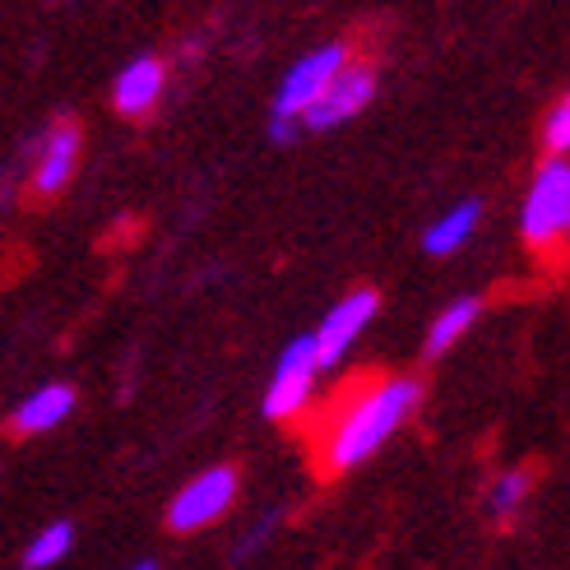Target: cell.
<instances>
[{
	"mask_svg": "<svg viewBox=\"0 0 570 570\" xmlns=\"http://www.w3.org/2000/svg\"><path fill=\"white\" fill-rule=\"evenodd\" d=\"M130 570H158V566H154V561H139V566H130Z\"/></svg>",
	"mask_w": 570,
	"mask_h": 570,
	"instance_id": "16",
	"label": "cell"
},
{
	"mask_svg": "<svg viewBox=\"0 0 570 570\" xmlns=\"http://www.w3.org/2000/svg\"><path fill=\"white\" fill-rule=\"evenodd\" d=\"M372 98H376V70L366 66V61H348L344 70L334 75L330 89L321 94V102L302 117V130H334V126H344Z\"/></svg>",
	"mask_w": 570,
	"mask_h": 570,
	"instance_id": "8",
	"label": "cell"
},
{
	"mask_svg": "<svg viewBox=\"0 0 570 570\" xmlns=\"http://www.w3.org/2000/svg\"><path fill=\"white\" fill-rule=\"evenodd\" d=\"M478 311H482L478 297H454L441 316L432 321V330H426V357H441V353H450L454 344H460V338L473 330Z\"/></svg>",
	"mask_w": 570,
	"mask_h": 570,
	"instance_id": "12",
	"label": "cell"
},
{
	"mask_svg": "<svg viewBox=\"0 0 570 570\" xmlns=\"http://www.w3.org/2000/svg\"><path fill=\"white\" fill-rule=\"evenodd\" d=\"M482 223V205L478 199H464V205H454L450 214H441L432 227L422 233V250L426 255H454L460 246H469V237L478 233Z\"/></svg>",
	"mask_w": 570,
	"mask_h": 570,
	"instance_id": "11",
	"label": "cell"
},
{
	"mask_svg": "<svg viewBox=\"0 0 570 570\" xmlns=\"http://www.w3.org/2000/svg\"><path fill=\"white\" fill-rule=\"evenodd\" d=\"M70 413H75V390L61 385V381H51V385L33 390L10 413V432L14 436H42V432H51V426H61Z\"/></svg>",
	"mask_w": 570,
	"mask_h": 570,
	"instance_id": "10",
	"label": "cell"
},
{
	"mask_svg": "<svg viewBox=\"0 0 570 570\" xmlns=\"http://www.w3.org/2000/svg\"><path fill=\"white\" fill-rule=\"evenodd\" d=\"M70 543H75V529H70L66 520L47 524V529L33 538V543H28V552H23V570H51L56 561L70 552Z\"/></svg>",
	"mask_w": 570,
	"mask_h": 570,
	"instance_id": "14",
	"label": "cell"
},
{
	"mask_svg": "<svg viewBox=\"0 0 570 570\" xmlns=\"http://www.w3.org/2000/svg\"><path fill=\"white\" fill-rule=\"evenodd\" d=\"M316 381H321L316 344H311V334H297L274 362V376H269V390H265V417L269 422H293L311 404Z\"/></svg>",
	"mask_w": 570,
	"mask_h": 570,
	"instance_id": "5",
	"label": "cell"
},
{
	"mask_svg": "<svg viewBox=\"0 0 570 570\" xmlns=\"http://www.w3.org/2000/svg\"><path fill=\"white\" fill-rule=\"evenodd\" d=\"M83 154V130L66 117L38 135V149H33V173H28V195L33 199H56L70 177H75V163Z\"/></svg>",
	"mask_w": 570,
	"mask_h": 570,
	"instance_id": "7",
	"label": "cell"
},
{
	"mask_svg": "<svg viewBox=\"0 0 570 570\" xmlns=\"http://www.w3.org/2000/svg\"><path fill=\"white\" fill-rule=\"evenodd\" d=\"M163 89H167V66L158 56H135L117 75V83H111V107H117L121 117H149Z\"/></svg>",
	"mask_w": 570,
	"mask_h": 570,
	"instance_id": "9",
	"label": "cell"
},
{
	"mask_svg": "<svg viewBox=\"0 0 570 570\" xmlns=\"http://www.w3.org/2000/svg\"><path fill=\"white\" fill-rule=\"evenodd\" d=\"M353 61L348 42H325L316 51H306L302 61L283 75L278 94H274V117H269V139H278V145H288V139L302 130V117L311 107L321 102V94L334 83V75L344 70Z\"/></svg>",
	"mask_w": 570,
	"mask_h": 570,
	"instance_id": "3",
	"label": "cell"
},
{
	"mask_svg": "<svg viewBox=\"0 0 570 570\" xmlns=\"http://www.w3.org/2000/svg\"><path fill=\"white\" fill-rule=\"evenodd\" d=\"M543 149L548 158H570V94H561L543 117Z\"/></svg>",
	"mask_w": 570,
	"mask_h": 570,
	"instance_id": "15",
	"label": "cell"
},
{
	"mask_svg": "<svg viewBox=\"0 0 570 570\" xmlns=\"http://www.w3.org/2000/svg\"><path fill=\"white\" fill-rule=\"evenodd\" d=\"M520 237L543 261L570 255V158H548L533 173L520 209Z\"/></svg>",
	"mask_w": 570,
	"mask_h": 570,
	"instance_id": "2",
	"label": "cell"
},
{
	"mask_svg": "<svg viewBox=\"0 0 570 570\" xmlns=\"http://www.w3.org/2000/svg\"><path fill=\"white\" fill-rule=\"evenodd\" d=\"M242 488V473L237 464H214L205 473H195L186 488L167 501V529L173 533H199V529H209L214 520L227 515V505H233Z\"/></svg>",
	"mask_w": 570,
	"mask_h": 570,
	"instance_id": "4",
	"label": "cell"
},
{
	"mask_svg": "<svg viewBox=\"0 0 570 570\" xmlns=\"http://www.w3.org/2000/svg\"><path fill=\"white\" fill-rule=\"evenodd\" d=\"M422 409V381L413 376H362L330 399V409L311 426V454L316 473L338 478L372 454Z\"/></svg>",
	"mask_w": 570,
	"mask_h": 570,
	"instance_id": "1",
	"label": "cell"
},
{
	"mask_svg": "<svg viewBox=\"0 0 570 570\" xmlns=\"http://www.w3.org/2000/svg\"><path fill=\"white\" fill-rule=\"evenodd\" d=\"M376 311H381V293H376V288H353L348 297H338V302L325 311V321L311 330V344H316L321 372H330V366L344 362V353L362 338V330L372 325Z\"/></svg>",
	"mask_w": 570,
	"mask_h": 570,
	"instance_id": "6",
	"label": "cell"
},
{
	"mask_svg": "<svg viewBox=\"0 0 570 570\" xmlns=\"http://www.w3.org/2000/svg\"><path fill=\"white\" fill-rule=\"evenodd\" d=\"M529 488H533V473H529V469H505V473H497L492 488H488V510H492L497 520H515V510L524 505Z\"/></svg>",
	"mask_w": 570,
	"mask_h": 570,
	"instance_id": "13",
	"label": "cell"
}]
</instances>
